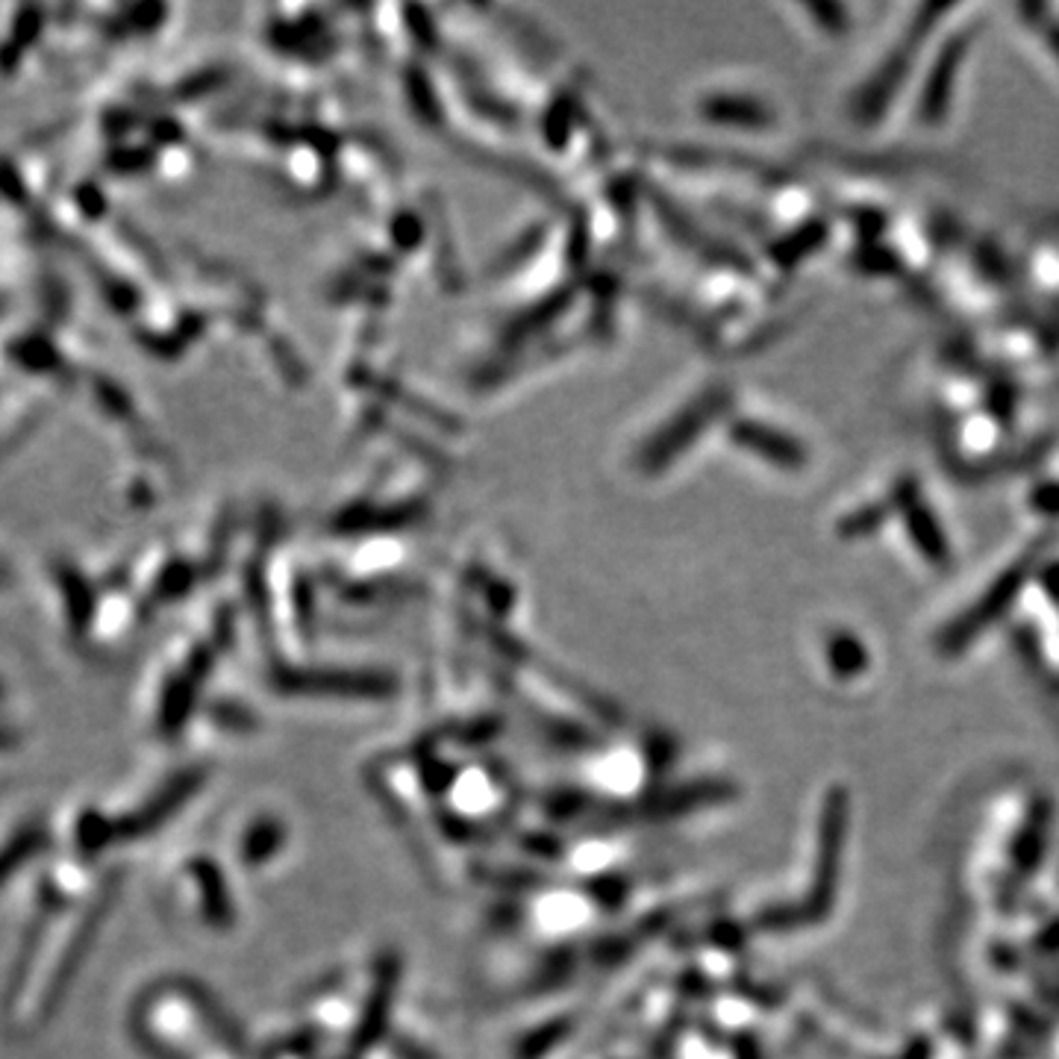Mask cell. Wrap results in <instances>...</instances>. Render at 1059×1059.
I'll use <instances>...</instances> for the list:
<instances>
[{
    "instance_id": "obj_1",
    "label": "cell",
    "mask_w": 1059,
    "mask_h": 1059,
    "mask_svg": "<svg viewBox=\"0 0 1059 1059\" xmlns=\"http://www.w3.org/2000/svg\"><path fill=\"white\" fill-rule=\"evenodd\" d=\"M41 845H45V830L27 827L21 830L12 842L0 847V883H7L9 874H12L18 865L27 863L33 854H39Z\"/></svg>"
},
{
    "instance_id": "obj_2",
    "label": "cell",
    "mask_w": 1059,
    "mask_h": 1059,
    "mask_svg": "<svg viewBox=\"0 0 1059 1059\" xmlns=\"http://www.w3.org/2000/svg\"><path fill=\"white\" fill-rule=\"evenodd\" d=\"M9 742H12V736H9L7 730H0V747H3V745H9Z\"/></svg>"
}]
</instances>
